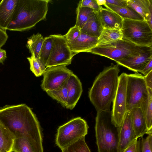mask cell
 I'll return each instance as SVG.
<instances>
[{
    "label": "cell",
    "mask_w": 152,
    "mask_h": 152,
    "mask_svg": "<svg viewBox=\"0 0 152 152\" xmlns=\"http://www.w3.org/2000/svg\"><path fill=\"white\" fill-rule=\"evenodd\" d=\"M0 124L15 138L29 135L42 141L39 122L30 108L25 104L6 105L0 109Z\"/></svg>",
    "instance_id": "1"
},
{
    "label": "cell",
    "mask_w": 152,
    "mask_h": 152,
    "mask_svg": "<svg viewBox=\"0 0 152 152\" xmlns=\"http://www.w3.org/2000/svg\"><path fill=\"white\" fill-rule=\"evenodd\" d=\"M119 72V65L112 63L95 78L88 96L97 112L110 110L118 88Z\"/></svg>",
    "instance_id": "2"
},
{
    "label": "cell",
    "mask_w": 152,
    "mask_h": 152,
    "mask_svg": "<svg viewBox=\"0 0 152 152\" xmlns=\"http://www.w3.org/2000/svg\"><path fill=\"white\" fill-rule=\"evenodd\" d=\"M49 0H18L7 30L23 31L31 28L46 19Z\"/></svg>",
    "instance_id": "3"
},
{
    "label": "cell",
    "mask_w": 152,
    "mask_h": 152,
    "mask_svg": "<svg viewBox=\"0 0 152 152\" xmlns=\"http://www.w3.org/2000/svg\"><path fill=\"white\" fill-rule=\"evenodd\" d=\"M98 152H118V127L110 110L97 112L95 126Z\"/></svg>",
    "instance_id": "4"
},
{
    "label": "cell",
    "mask_w": 152,
    "mask_h": 152,
    "mask_svg": "<svg viewBox=\"0 0 152 152\" xmlns=\"http://www.w3.org/2000/svg\"><path fill=\"white\" fill-rule=\"evenodd\" d=\"M122 39L138 46H151L152 29L144 20H123Z\"/></svg>",
    "instance_id": "5"
},
{
    "label": "cell",
    "mask_w": 152,
    "mask_h": 152,
    "mask_svg": "<svg viewBox=\"0 0 152 152\" xmlns=\"http://www.w3.org/2000/svg\"><path fill=\"white\" fill-rule=\"evenodd\" d=\"M88 128L87 122L83 118L80 117L73 118L58 128L56 144L61 150L85 137Z\"/></svg>",
    "instance_id": "6"
},
{
    "label": "cell",
    "mask_w": 152,
    "mask_h": 152,
    "mask_svg": "<svg viewBox=\"0 0 152 152\" xmlns=\"http://www.w3.org/2000/svg\"><path fill=\"white\" fill-rule=\"evenodd\" d=\"M148 96L144 76L138 72L127 74L126 86V110L140 107L141 102Z\"/></svg>",
    "instance_id": "7"
},
{
    "label": "cell",
    "mask_w": 152,
    "mask_h": 152,
    "mask_svg": "<svg viewBox=\"0 0 152 152\" xmlns=\"http://www.w3.org/2000/svg\"><path fill=\"white\" fill-rule=\"evenodd\" d=\"M137 46L122 39L110 44L96 46L87 52L104 56L116 62L132 54Z\"/></svg>",
    "instance_id": "8"
},
{
    "label": "cell",
    "mask_w": 152,
    "mask_h": 152,
    "mask_svg": "<svg viewBox=\"0 0 152 152\" xmlns=\"http://www.w3.org/2000/svg\"><path fill=\"white\" fill-rule=\"evenodd\" d=\"M53 41L52 50L46 65L51 67L70 64L75 54L71 50L64 35H53Z\"/></svg>",
    "instance_id": "9"
},
{
    "label": "cell",
    "mask_w": 152,
    "mask_h": 152,
    "mask_svg": "<svg viewBox=\"0 0 152 152\" xmlns=\"http://www.w3.org/2000/svg\"><path fill=\"white\" fill-rule=\"evenodd\" d=\"M127 74L122 73L119 76L118 88L113 101L112 121L117 127L120 126L126 112V86Z\"/></svg>",
    "instance_id": "10"
},
{
    "label": "cell",
    "mask_w": 152,
    "mask_h": 152,
    "mask_svg": "<svg viewBox=\"0 0 152 152\" xmlns=\"http://www.w3.org/2000/svg\"><path fill=\"white\" fill-rule=\"evenodd\" d=\"M73 73L64 65L48 68L43 74L41 88L46 92L56 90L64 84L70 76Z\"/></svg>",
    "instance_id": "11"
},
{
    "label": "cell",
    "mask_w": 152,
    "mask_h": 152,
    "mask_svg": "<svg viewBox=\"0 0 152 152\" xmlns=\"http://www.w3.org/2000/svg\"><path fill=\"white\" fill-rule=\"evenodd\" d=\"M152 59L151 46H137L136 50L127 57L116 63L135 72L141 71Z\"/></svg>",
    "instance_id": "12"
},
{
    "label": "cell",
    "mask_w": 152,
    "mask_h": 152,
    "mask_svg": "<svg viewBox=\"0 0 152 152\" xmlns=\"http://www.w3.org/2000/svg\"><path fill=\"white\" fill-rule=\"evenodd\" d=\"M118 131V152H122L135 139L130 111L126 112Z\"/></svg>",
    "instance_id": "13"
},
{
    "label": "cell",
    "mask_w": 152,
    "mask_h": 152,
    "mask_svg": "<svg viewBox=\"0 0 152 152\" xmlns=\"http://www.w3.org/2000/svg\"><path fill=\"white\" fill-rule=\"evenodd\" d=\"M12 152H43L42 141L29 135L15 138Z\"/></svg>",
    "instance_id": "14"
},
{
    "label": "cell",
    "mask_w": 152,
    "mask_h": 152,
    "mask_svg": "<svg viewBox=\"0 0 152 152\" xmlns=\"http://www.w3.org/2000/svg\"><path fill=\"white\" fill-rule=\"evenodd\" d=\"M68 100L65 107L70 110L75 107L82 94V83L78 77L73 73L66 81Z\"/></svg>",
    "instance_id": "15"
},
{
    "label": "cell",
    "mask_w": 152,
    "mask_h": 152,
    "mask_svg": "<svg viewBox=\"0 0 152 152\" xmlns=\"http://www.w3.org/2000/svg\"><path fill=\"white\" fill-rule=\"evenodd\" d=\"M98 38L91 36L81 32L80 35L68 44L71 51L75 54L86 52L96 45Z\"/></svg>",
    "instance_id": "16"
},
{
    "label": "cell",
    "mask_w": 152,
    "mask_h": 152,
    "mask_svg": "<svg viewBox=\"0 0 152 152\" xmlns=\"http://www.w3.org/2000/svg\"><path fill=\"white\" fill-rule=\"evenodd\" d=\"M97 12L103 28L121 29L123 19L116 13L102 7Z\"/></svg>",
    "instance_id": "17"
},
{
    "label": "cell",
    "mask_w": 152,
    "mask_h": 152,
    "mask_svg": "<svg viewBox=\"0 0 152 152\" xmlns=\"http://www.w3.org/2000/svg\"><path fill=\"white\" fill-rule=\"evenodd\" d=\"M127 4L140 15L152 29V0H128Z\"/></svg>",
    "instance_id": "18"
},
{
    "label": "cell",
    "mask_w": 152,
    "mask_h": 152,
    "mask_svg": "<svg viewBox=\"0 0 152 152\" xmlns=\"http://www.w3.org/2000/svg\"><path fill=\"white\" fill-rule=\"evenodd\" d=\"M18 0H2L0 2V28L5 31L10 23Z\"/></svg>",
    "instance_id": "19"
},
{
    "label": "cell",
    "mask_w": 152,
    "mask_h": 152,
    "mask_svg": "<svg viewBox=\"0 0 152 152\" xmlns=\"http://www.w3.org/2000/svg\"><path fill=\"white\" fill-rule=\"evenodd\" d=\"M131 122L135 138L142 137L146 134L147 129L145 118L140 107L132 108L130 111Z\"/></svg>",
    "instance_id": "20"
},
{
    "label": "cell",
    "mask_w": 152,
    "mask_h": 152,
    "mask_svg": "<svg viewBox=\"0 0 152 152\" xmlns=\"http://www.w3.org/2000/svg\"><path fill=\"white\" fill-rule=\"evenodd\" d=\"M103 29L97 11L94 10L90 15L87 22L81 28V30L85 34L98 38Z\"/></svg>",
    "instance_id": "21"
},
{
    "label": "cell",
    "mask_w": 152,
    "mask_h": 152,
    "mask_svg": "<svg viewBox=\"0 0 152 152\" xmlns=\"http://www.w3.org/2000/svg\"><path fill=\"white\" fill-rule=\"evenodd\" d=\"M121 29L104 28L98 37L96 46L110 44L122 39Z\"/></svg>",
    "instance_id": "22"
},
{
    "label": "cell",
    "mask_w": 152,
    "mask_h": 152,
    "mask_svg": "<svg viewBox=\"0 0 152 152\" xmlns=\"http://www.w3.org/2000/svg\"><path fill=\"white\" fill-rule=\"evenodd\" d=\"M148 88V97L140 103V107L145 119L147 134L152 133V89Z\"/></svg>",
    "instance_id": "23"
},
{
    "label": "cell",
    "mask_w": 152,
    "mask_h": 152,
    "mask_svg": "<svg viewBox=\"0 0 152 152\" xmlns=\"http://www.w3.org/2000/svg\"><path fill=\"white\" fill-rule=\"evenodd\" d=\"M104 5L106 8L116 13L123 19L144 20L134 9L129 6L125 7H119L107 4H105Z\"/></svg>",
    "instance_id": "24"
},
{
    "label": "cell",
    "mask_w": 152,
    "mask_h": 152,
    "mask_svg": "<svg viewBox=\"0 0 152 152\" xmlns=\"http://www.w3.org/2000/svg\"><path fill=\"white\" fill-rule=\"evenodd\" d=\"M14 139L10 132L1 124L0 152H12Z\"/></svg>",
    "instance_id": "25"
},
{
    "label": "cell",
    "mask_w": 152,
    "mask_h": 152,
    "mask_svg": "<svg viewBox=\"0 0 152 152\" xmlns=\"http://www.w3.org/2000/svg\"><path fill=\"white\" fill-rule=\"evenodd\" d=\"M44 39L42 35L39 33L34 34L28 38L26 47L31 53V56L35 58L38 59Z\"/></svg>",
    "instance_id": "26"
},
{
    "label": "cell",
    "mask_w": 152,
    "mask_h": 152,
    "mask_svg": "<svg viewBox=\"0 0 152 152\" xmlns=\"http://www.w3.org/2000/svg\"><path fill=\"white\" fill-rule=\"evenodd\" d=\"M53 39V35L44 38L39 54L38 59L46 66L52 50Z\"/></svg>",
    "instance_id": "27"
},
{
    "label": "cell",
    "mask_w": 152,
    "mask_h": 152,
    "mask_svg": "<svg viewBox=\"0 0 152 152\" xmlns=\"http://www.w3.org/2000/svg\"><path fill=\"white\" fill-rule=\"evenodd\" d=\"M46 92L48 95L60 103L63 107H66L68 100L66 81L59 88Z\"/></svg>",
    "instance_id": "28"
},
{
    "label": "cell",
    "mask_w": 152,
    "mask_h": 152,
    "mask_svg": "<svg viewBox=\"0 0 152 152\" xmlns=\"http://www.w3.org/2000/svg\"><path fill=\"white\" fill-rule=\"evenodd\" d=\"M94 10L87 7L78 6L76 9V20L75 25L80 28L87 22L90 15Z\"/></svg>",
    "instance_id": "29"
},
{
    "label": "cell",
    "mask_w": 152,
    "mask_h": 152,
    "mask_svg": "<svg viewBox=\"0 0 152 152\" xmlns=\"http://www.w3.org/2000/svg\"><path fill=\"white\" fill-rule=\"evenodd\" d=\"M85 137L81 138L61 150L62 152H91Z\"/></svg>",
    "instance_id": "30"
},
{
    "label": "cell",
    "mask_w": 152,
    "mask_h": 152,
    "mask_svg": "<svg viewBox=\"0 0 152 152\" xmlns=\"http://www.w3.org/2000/svg\"><path fill=\"white\" fill-rule=\"evenodd\" d=\"M30 64V69L37 77L43 75L46 67L38 59H36L31 56L27 58Z\"/></svg>",
    "instance_id": "31"
},
{
    "label": "cell",
    "mask_w": 152,
    "mask_h": 152,
    "mask_svg": "<svg viewBox=\"0 0 152 152\" xmlns=\"http://www.w3.org/2000/svg\"><path fill=\"white\" fill-rule=\"evenodd\" d=\"M140 140V152H152V133Z\"/></svg>",
    "instance_id": "32"
},
{
    "label": "cell",
    "mask_w": 152,
    "mask_h": 152,
    "mask_svg": "<svg viewBox=\"0 0 152 152\" xmlns=\"http://www.w3.org/2000/svg\"><path fill=\"white\" fill-rule=\"evenodd\" d=\"M81 33V28L75 25L71 28L66 34L64 35L68 42L73 41L77 38Z\"/></svg>",
    "instance_id": "33"
},
{
    "label": "cell",
    "mask_w": 152,
    "mask_h": 152,
    "mask_svg": "<svg viewBox=\"0 0 152 152\" xmlns=\"http://www.w3.org/2000/svg\"><path fill=\"white\" fill-rule=\"evenodd\" d=\"M78 6L81 7H87L98 11L102 7L97 3L96 0H82L80 1Z\"/></svg>",
    "instance_id": "34"
},
{
    "label": "cell",
    "mask_w": 152,
    "mask_h": 152,
    "mask_svg": "<svg viewBox=\"0 0 152 152\" xmlns=\"http://www.w3.org/2000/svg\"><path fill=\"white\" fill-rule=\"evenodd\" d=\"M128 0H105L106 4H111L119 7H125L127 6Z\"/></svg>",
    "instance_id": "35"
},
{
    "label": "cell",
    "mask_w": 152,
    "mask_h": 152,
    "mask_svg": "<svg viewBox=\"0 0 152 152\" xmlns=\"http://www.w3.org/2000/svg\"><path fill=\"white\" fill-rule=\"evenodd\" d=\"M138 142V138L135 139L122 152H137Z\"/></svg>",
    "instance_id": "36"
},
{
    "label": "cell",
    "mask_w": 152,
    "mask_h": 152,
    "mask_svg": "<svg viewBox=\"0 0 152 152\" xmlns=\"http://www.w3.org/2000/svg\"><path fill=\"white\" fill-rule=\"evenodd\" d=\"M6 31L0 28V48L5 44L8 38Z\"/></svg>",
    "instance_id": "37"
},
{
    "label": "cell",
    "mask_w": 152,
    "mask_h": 152,
    "mask_svg": "<svg viewBox=\"0 0 152 152\" xmlns=\"http://www.w3.org/2000/svg\"><path fill=\"white\" fill-rule=\"evenodd\" d=\"M144 79L147 87L152 89V71L144 76Z\"/></svg>",
    "instance_id": "38"
},
{
    "label": "cell",
    "mask_w": 152,
    "mask_h": 152,
    "mask_svg": "<svg viewBox=\"0 0 152 152\" xmlns=\"http://www.w3.org/2000/svg\"><path fill=\"white\" fill-rule=\"evenodd\" d=\"M152 71V59L146 64L144 68L140 72L144 76L146 75Z\"/></svg>",
    "instance_id": "39"
},
{
    "label": "cell",
    "mask_w": 152,
    "mask_h": 152,
    "mask_svg": "<svg viewBox=\"0 0 152 152\" xmlns=\"http://www.w3.org/2000/svg\"><path fill=\"white\" fill-rule=\"evenodd\" d=\"M7 58L6 50L0 48V63L3 64Z\"/></svg>",
    "instance_id": "40"
},
{
    "label": "cell",
    "mask_w": 152,
    "mask_h": 152,
    "mask_svg": "<svg viewBox=\"0 0 152 152\" xmlns=\"http://www.w3.org/2000/svg\"><path fill=\"white\" fill-rule=\"evenodd\" d=\"M97 4L100 6L101 5H104L105 4V0H96Z\"/></svg>",
    "instance_id": "41"
},
{
    "label": "cell",
    "mask_w": 152,
    "mask_h": 152,
    "mask_svg": "<svg viewBox=\"0 0 152 152\" xmlns=\"http://www.w3.org/2000/svg\"><path fill=\"white\" fill-rule=\"evenodd\" d=\"M137 152H140V140H138Z\"/></svg>",
    "instance_id": "42"
},
{
    "label": "cell",
    "mask_w": 152,
    "mask_h": 152,
    "mask_svg": "<svg viewBox=\"0 0 152 152\" xmlns=\"http://www.w3.org/2000/svg\"><path fill=\"white\" fill-rule=\"evenodd\" d=\"M0 126H1V124H0Z\"/></svg>",
    "instance_id": "43"
}]
</instances>
